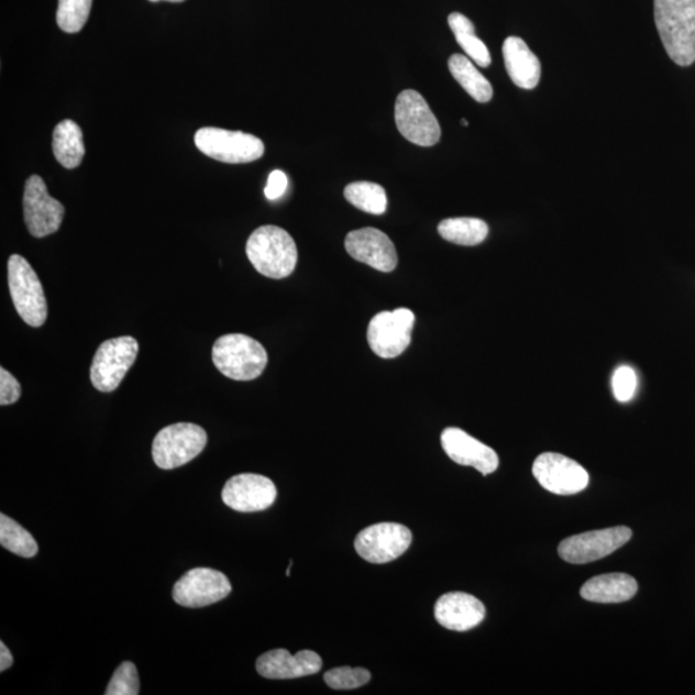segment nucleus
I'll list each match as a JSON object with an SVG mask.
<instances>
[{
  "label": "nucleus",
  "instance_id": "nucleus-1",
  "mask_svg": "<svg viewBox=\"0 0 695 695\" xmlns=\"http://www.w3.org/2000/svg\"><path fill=\"white\" fill-rule=\"evenodd\" d=\"M654 19L672 62L691 66L695 62V0H654Z\"/></svg>",
  "mask_w": 695,
  "mask_h": 695
},
{
  "label": "nucleus",
  "instance_id": "nucleus-2",
  "mask_svg": "<svg viewBox=\"0 0 695 695\" xmlns=\"http://www.w3.org/2000/svg\"><path fill=\"white\" fill-rule=\"evenodd\" d=\"M246 255L261 275L282 279L297 267L296 241L277 225H263L255 230L246 243Z\"/></svg>",
  "mask_w": 695,
  "mask_h": 695
},
{
  "label": "nucleus",
  "instance_id": "nucleus-3",
  "mask_svg": "<svg viewBox=\"0 0 695 695\" xmlns=\"http://www.w3.org/2000/svg\"><path fill=\"white\" fill-rule=\"evenodd\" d=\"M213 362L219 372L230 379L251 382L266 369L268 354L258 340L243 334H229L214 343Z\"/></svg>",
  "mask_w": 695,
  "mask_h": 695
},
{
  "label": "nucleus",
  "instance_id": "nucleus-4",
  "mask_svg": "<svg viewBox=\"0 0 695 695\" xmlns=\"http://www.w3.org/2000/svg\"><path fill=\"white\" fill-rule=\"evenodd\" d=\"M9 286L13 305L21 319L29 327H43L48 316L47 298L40 277L24 256H10Z\"/></svg>",
  "mask_w": 695,
  "mask_h": 695
},
{
  "label": "nucleus",
  "instance_id": "nucleus-5",
  "mask_svg": "<svg viewBox=\"0 0 695 695\" xmlns=\"http://www.w3.org/2000/svg\"><path fill=\"white\" fill-rule=\"evenodd\" d=\"M208 434L191 422H178L161 430L153 443L155 464L164 471L190 463L206 449Z\"/></svg>",
  "mask_w": 695,
  "mask_h": 695
},
{
  "label": "nucleus",
  "instance_id": "nucleus-6",
  "mask_svg": "<svg viewBox=\"0 0 695 695\" xmlns=\"http://www.w3.org/2000/svg\"><path fill=\"white\" fill-rule=\"evenodd\" d=\"M195 145L203 155L227 164L253 163L264 155V143L255 135L221 128H201Z\"/></svg>",
  "mask_w": 695,
  "mask_h": 695
},
{
  "label": "nucleus",
  "instance_id": "nucleus-7",
  "mask_svg": "<svg viewBox=\"0 0 695 695\" xmlns=\"http://www.w3.org/2000/svg\"><path fill=\"white\" fill-rule=\"evenodd\" d=\"M140 345L132 337L106 340L95 354L90 380L102 393L115 390L137 360Z\"/></svg>",
  "mask_w": 695,
  "mask_h": 695
},
{
  "label": "nucleus",
  "instance_id": "nucleus-8",
  "mask_svg": "<svg viewBox=\"0 0 695 695\" xmlns=\"http://www.w3.org/2000/svg\"><path fill=\"white\" fill-rule=\"evenodd\" d=\"M396 124L399 133L415 145L430 147L441 140V125L417 90L407 89L397 97Z\"/></svg>",
  "mask_w": 695,
  "mask_h": 695
},
{
  "label": "nucleus",
  "instance_id": "nucleus-9",
  "mask_svg": "<svg viewBox=\"0 0 695 695\" xmlns=\"http://www.w3.org/2000/svg\"><path fill=\"white\" fill-rule=\"evenodd\" d=\"M415 315L410 309L398 308L373 317L367 329V342L376 356L396 358L411 344Z\"/></svg>",
  "mask_w": 695,
  "mask_h": 695
},
{
  "label": "nucleus",
  "instance_id": "nucleus-10",
  "mask_svg": "<svg viewBox=\"0 0 695 695\" xmlns=\"http://www.w3.org/2000/svg\"><path fill=\"white\" fill-rule=\"evenodd\" d=\"M632 538L625 526L571 536L561 542L558 554L571 564H587L614 554Z\"/></svg>",
  "mask_w": 695,
  "mask_h": 695
},
{
  "label": "nucleus",
  "instance_id": "nucleus-11",
  "mask_svg": "<svg viewBox=\"0 0 695 695\" xmlns=\"http://www.w3.org/2000/svg\"><path fill=\"white\" fill-rule=\"evenodd\" d=\"M532 473L541 487L551 494L570 496L583 493L588 486V473L577 461L545 452L534 460Z\"/></svg>",
  "mask_w": 695,
  "mask_h": 695
},
{
  "label": "nucleus",
  "instance_id": "nucleus-12",
  "mask_svg": "<svg viewBox=\"0 0 695 695\" xmlns=\"http://www.w3.org/2000/svg\"><path fill=\"white\" fill-rule=\"evenodd\" d=\"M412 533L406 526L379 523L365 528L357 534L354 548L365 561L385 564L396 561L410 548Z\"/></svg>",
  "mask_w": 695,
  "mask_h": 695
},
{
  "label": "nucleus",
  "instance_id": "nucleus-13",
  "mask_svg": "<svg viewBox=\"0 0 695 695\" xmlns=\"http://www.w3.org/2000/svg\"><path fill=\"white\" fill-rule=\"evenodd\" d=\"M232 592L230 580L211 569L188 571L173 587V599L186 608H202L223 600Z\"/></svg>",
  "mask_w": 695,
  "mask_h": 695
},
{
  "label": "nucleus",
  "instance_id": "nucleus-14",
  "mask_svg": "<svg viewBox=\"0 0 695 695\" xmlns=\"http://www.w3.org/2000/svg\"><path fill=\"white\" fill-rule=\"evenodd\" d=\"M65 217L62 202L51 198L47 186L40 176L26 180L24 218L27 230L36 239L52 235L59 230Z\"/></svg>",
  "mask_w": 695,
  "mask_h": 695
},
{
  "label": "nucleus",
  "instance_id": "nucleus-15",
  "mask_svg": "<svg viewBox=\"0 0 695 695\" xmlns=\"http://www.w3.org/2000/svg\"><path fill=\"white\" fill-rule=\"evenodd\" d=\"M277 498L275 483L260 474H239L225 483L222 500L240 512H256L271 508Z\"/></svg>",
  "mask_w": 695,
  "mask_h": 695
},
{
  "label": "nucleus",
  "instance_id": "nucleus-16",
  "mask_svg": "<svg viewBox=\"0 0 695 695\" xmlns=\"http://www.w3.org/2000/svg\"><path fill=\"white\" fill-rule=\"evenodd\" d=\"M345 251L353 260L385 274L395 271L398 264L395 244L384 232L372 227L348 233Z\"/></svg>",
  "mask_w": 695,
  "mask_h": 695
},
{
  "label": "nucleus",
  "instance_id": "nucleus-17",
  "mask_svg": "<svg viewBox=\"0 0 695 695\" xmlns=\"http://www.w3.org/2000/svg\"><path fill=\"white\" fill-rule=\"evenodd\" d=\"M441 442L452 461L459 465L473 466L483 475L493 474L500 464L495 450L459 428L444 429Z\"/></svg>",
  "mask_w": 695,
  "mask_h": 695
},
{
  "label": "nucleus",
  "instance_id": "nucleus-18",
  "mask_svg": "<svg viewBox=\"0 0 695 695\" xmlns=\"http://www.w3.org/2000/svg\"><path fill=\"white\" fill-rule=\"evenodd\" d=\"M437 622L452 631H470L486 617L485 604L466 593H449L437 600Z\"/></svg>",
  "mask_w": 695,
  "mask_h": 695
},
{
  "label": "nucleus",
  "instance_id": "nucleus-19",
  "mask_svg": "<svg viewBox=\"0 0 695 695\" xmlns=\"http://www.w3.org/2000/svg\"><path fill=\"white\" fill-rule=\"evenodd\" d=\"M322 668L319 654L312 651H300L291 655L286 649H274L264 653L256 661L260 675L272 680L298 679L315 675Z\"/></svg>",
  "mask_w": 695,
  "mask_h": 695
},
{
  "label": "nucleus",
  "instance_id": "nucleus-20",
  "mask_svg": "<svg viewBox=\"0 0 695 695\" xmlns=\"http://www.w3.org/2000/svg\"><path fill=\"white\" fill-rule=\"evenodd\" d=\"M503 55L506 71H508L514 85L523 89L538 87L541 78V64L523 40L518 36H509L504 42Z\"/></svg>",
  "mask_w": 695,
  "mask_h": 695
},
{
  "label": "nucleus",
  "instance_id": "nucleus-21",
  "mask_svg": "<svg viewBox=\"0 0 695 695\" xmlns=\"http://www.w3.org/2000/svg\"><path fill=\"white\" fill-rule=\"evenodd\" d=\"M637 580L626 573L600 574L581 587V596L587 602L611 604L629 602L637 595Z\"/></svg>",
  "mask_w": 695,
  "mask_h": 695
},
{
  "label": "nucleus",
  "instance_id": "nucleus-22",
  "mask_svg": "<svg viewBox=\"0 0 695 695\" xmlns=\"http://www.w3.org/2000/svg\"><path fill=\"white\" fill-rule=\"evenodd\" d=\"M52 146L56 161L66 169L78 168L86 155L80 126L70 119L55 128Z\"/></svg>",
  "mask_w": 695,
  "mask_h": 695
},
{
  "label": "nucleus",
  "instance_id": "nucleus-23",
  "mask_svg": "<svg viewBox=\"0 0 695 695\" xmlns=\"http://www.w3.org/2000/svg\"><path fill=\"white\" fill-rule=\"evenodd\" d=\"M452 77L463 87L467 95L475 101L486 103L494 96V88L490 82L483 77L470 57L453 55L449 62Z\"/></svg>",
  "mask_w": 695,
  "mask_h": 695
},
{
  "label": "nucleus",
  "instance_id": "nucleus-24",
  "mask_svg": "<svg viewBox=\"0 0 695 695\" xmlns=\"http://www.w3.org/2000/svg\"><path fill=\"white\" fill-rule=\"evenodd\" d=\"M488 225L478 218H450L438 225V232L452 244L475 246L488 236Z\"/></svg>",
  "mask_w": 695,
  "mask_h": 695
},
{
  "label": "nucleus",
  "instance_id": "nucleus-25",
  "mask_svg": "<svg viewBox=\"0 0 695 695\" xmlns=\"http://www.w3.org/2000/svg\"><path fill=\"white\" fill-rule=\"evenodd\" d=\"M449 25L467 57H471L481 67H488L493 58H490L487 45L475 35L473 22L464 14L455 12L449 16Z\"/></svg>",
  "mask_w": 695,
  "mask_h": 695
},
{
  "label": "nucleus",
  "instance_id": "nucleus-26",
  "mask_svg": "<svg viewBox=\"0 0 695 695\" xmlns=\"http://www.w3.org/2000/svg\"><path fill=\"white\" fill-rule=\"evenodd\" d=\"M346 201L368 214L382 216L388 208L387 192L380 185L372 183H354L344 190Z\"/></svg>",
  "mask_w": 695,
  "mask_h": 695
},
{
  "label": "nucleus",
  "instance_id": "nucleus-27",
  "mask_svg": "<svg viewBox=\"0 0 695 695\" xmlns=\"http://www.w3.org/2000/svg\"><path fill=\"white\" fill-rule=\"evenodd\" d=\"M0 543L11 553L22 558H33L40 551L33 534L5 514H0Z\"/></svg>",
  "mask_w": 695,
  "mask_h": 695
},
{
  "label": "nucleus",
  "instance_id": "nucleus-28",
  "mask_svg": "<svg viewBox=\"0 0 695 695\" xmlns=\"http://www.w3.org/2000/svg\"><path fill=\"white\" fill-rule=\"evenodd\" d=\"M93 0H58L57 25L67 34L79 33L87 24Z\"/></svg>",
  "mask_w": 695,
  "mask_h": 695
},
{
  "label": "nucleus",
  "instance_id": "nucleus-29",
  "mask_svg": "<svg viewBox=\"0 0 695 695\" xmlns=\"http://www.w3.org/2000/svg\"><path fill=\"white\" fill-rule=\"evenodd\" d=\"M372 674L366 669L338 668L324 674V682L337 691H351L366 685Z\"/></svg>",
  "mask_w": 695,
  "mask_h": 695
},
{
  "label": "nucleus",
  "instance_id": "nucleus-30",
  "mask_svg": "<svg viewBox=\"0 0 695 695\" xmlns=\"http://www.w3.org/2000/svg\"><path fill=\"white\" fill-rule=\"evenodd\" d=\"M140 676L137 668L132 662H123L113 672L111 682L106 690V695H139Z\"/></svg>",
  "mask_w": 695,
  "mask_h": 695
},
{
  "label": "nucleus",
  "instance_id": "nucleus-31",
  "mask_svg": "<svg viewBox=\"0 0 695 695\" xmlns=\"http://www.w3.org/2000/svg\"><path fill=\"white\" fill-rule=\"evenodd\" d=\"M638 375L630 366H619L611 376V390L618 402H630L637 395Z\"/></svg>",
  "mask_w": 695,
  "mask_h": 695
},
{
  "label": "nucleus",
  "instance_id": "nucleus-32",
  "mask_svg": "<svg viewBox=\"0 0 695 695\" xmlns=\"http://www.w3.org/2000/svg\"><path fill=\"white\" fill-rule=\"evenodd\" d=\"M22 388L16 377L0 368V405L9 406L16 404L21 397Z\"/></svg>",
  "mask_w": 695,
  "mask_h": 695
},
{
  "label": "nucleus",
  "instance_id": "nucleus-33",
  "mask_svg": "<svg viewBox=\"0 0 695 695\" xmlns=\"http://www.w3.org/2000/svg\"><path fill=\"white\" fill-rule=\"evenodd\" d=\"M287 188V177L282 170H274L269 174L268 183L264 188V195L268 200H277L282 198Z\"/></svg>",
  "mask_w": 695,
  "mask_h": 695
},
{
  "label": "nucleus",
  "instance_id": "nucleus-34",
  "mask_svg": "<svg viewBox=\"0 0 695 695\" xmlns=\"http://www.w3.org/2000/svg\"><path fill=\"white\" fill-rule=\"evenodd\" d=\"M13 664V655L10 652V649L5 647V644L0 643V672H4L9 670Z\"/></svg>",
  "mask_w": 695,
  "mask_h": 695
},
{
  "label": "nucleus",
  "instance_id": "nucleus-35",
  "mask_svg": "<svg viewBox=\"0 0 695 695\" xmlns=\"http://www.w3.org/2000/svg\"><path fill=\"white\" fill-rule=\"evenodd\" d=\"M150 2H153V3H156V2L180 3V2H185V0H150Z\"/></svg>",
  "mask_w": 695,
  "mask_h": 695
},
{
  "label": "nucleus",
  "instance_id": "nucleus-36",
  "mask_svg": "<svg viewBox=\"0 0 695 695\" xmlns=\"http://www.w3.org/2000/svg\"><path fill=\"white\" fill-rule=\"evenodd\" d=\"M461 124H463V125H465V126H466V125H470V124H467V122H466V120H465V119L461 120Z\"/></svg>",
  "mask_w": 695,
  "mask_h": 695
}]
</instances>
